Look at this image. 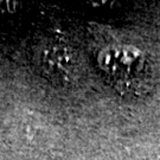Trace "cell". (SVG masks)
<instances>
[{
  "label": "cell",
  "instance_id": "obj_1",
  "mask_svg": "<svg viewBox=\"0 0 160 160\" xmlns=\"http://www.w3.org/2000/svg\"><path fill=\"white\" fill-rule=\"evenodd\" d=\"M98 64L108 83L126 96L146 95L152 86V68L146 55L133 46L103 49Z\"/></svg>",
  "mask_w": 160,
  "mask_h": 160
},
{
  "label": "cell",
  "instance_id": "obj_2",
  "mask_svg": "<svg viewBox=\"0 0 160 160\" xmlns=\"http://www.w3.org/2000/svg\"><path fill=\"white\" fill-rule=\"evenodd\" d=\"M36 65L42 75L59 87L70 86L78 74V61L72 48L61 39H45L34 53Z\"/></svg>",
  "mask_w": 160,
  "mask_h": 160
}]
</instances>
